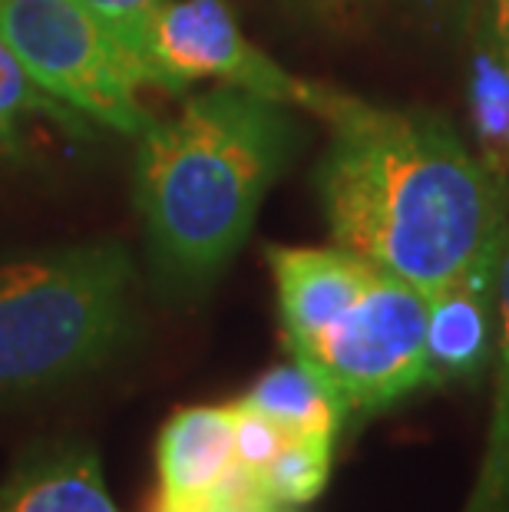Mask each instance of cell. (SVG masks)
I'll return each instance as SVG.
<instances>
[{
	"label": "cell",
	"instance_id": "cell-1",
	"mask_svg": "<svg viewBox=\"0 0 509 512\" xmlns=\"http://www.w3.org/2000/svg\"><path fill=\"white\" fill-rule=\"evenodd\" d=\"M314 169L331 242L427 298L509 238V182L433 110L351 96Z\"/></svg>",
	"mask_w": 509,
	"mask_h": 512
},
{
	"label": "cell",
	"instance_id": "cell-2",
	"mask_svg": "<svg viewBox=\"0 0 509 512\" xmlns=\"http://www.w3.org/2000/svg\"><path fill=\"white\" fill-rule=\"evenodd\" d=\"M136 209L166 301L212 291L301 146L298 110L238 86L189 96L136 136Z\"/></svg>",
	"mask_w": 509,
	"mask_h": 512
},
{
	"label": "cell",
	"instance_id": "cell-3",
	"mask_svg": "<svg viewBox=\"0 0 509 512\" xmlns=\"http://www.w3.org/2000/svg\"><path fill=\"white\" fill-rule=\"evenodd\" d=\"M126 245L83 242L0 265V400L63 387L110 364L136 334Z\"/></svg>",
	"mask_w": 509,
	"mask_h": 512
},
{
	"label": "cell",
	"instance_id": "cell-4",
	"mask_svg": "<svg viewBox=\"0 0 509 512\" xmlns=\"http://www.w3.org/2000/svg\"><path fill=\"white\" fill-rule=\"evenodd\" d=\"M0 37L50 96L93 126L139 136L153 123L143 90L149 63L80 0H0Z\"/></svg>",
	"mask_w": 509,
	"mask_h": 512
},
{
	"label": "cell",
	"instance_id": "cell-5",
	"mask_svg": "<svg viewBox=\"0 0 509 512\" xmlns=\"http://www.w3.org/2000/svg\"><path fill=\"white\" fill-rule=\"evenodd\" d=\"M427 294L391 271L338 321L291 351L328 380L344 407L371 413L427 387Z\"/></svg>",
	"mask_w": 509,
	"mask_h": 512
},
{
	"label": "cell",
	"instance_id": "cell-6",
	"mask_svg": "<svg viewBox=\"0 0 509 512\" xmlns=\"http://www.w3.org/2000/svg\"><path fill=\"white\" fill-rule=\"evenodd\" d=\"M143 60L166 93H182L199 80H219V86H238L298 113L321 116L324 123L351 100V93L278 67L245 37L229 0H166L146 30Z\"/></svg>",
	"mask_w": 509,
	"mask_h": 512
},
{
	"label": "cell",
	"instance_id": "cell-7",
	"mask_svg": "<svg viewBox=\"0 0 509 512\" xmlns=\"http://www.w3.org/2000/svg\"><path fill=\"white\" fill-rule=\"evenodd\" d=\"M235 470L232 403L172 413L156 443L159 496L153 512H202L225 503Z\"/></svg>",
	"mask_w": 509,
	"mask_h": 512
},
{
	"label": "cell",
	"instance_id": "cell-8",
	"mask_svg": "<svg viewBox=\"0 0 509 512\" xmlns=\"http://www.w3.org/2000/svg\"><path fill=\"white\" fill-rule=\"evenodd\" d=\"M503 252L506 245L486 252L467 275L427 298V384L470 380L490 367Z\"/></svg>",
	"mask_w": 509,
	"mask_h": 512
},
{
	"label": "cell",
	"instance_id": "cell-9",
	"mask_svg": "<svg viewBox=\"0 0 509 512\" xmlns=\"http://www.w3.org/2000/svg\"><path fill=\"white\" fill-rule=\"evenodd\" d=\"M278 314L288 347L295 351L341 318L377 278V265L344 248H268Z\"/></svg>",
	"mask_w": 509,
	"mask_h": 512
},
{
	"label": "cell",
	"instance_id": "cell-10",
	"mask_svg": "<svg viewBox=\"0 0 509 512\" xmlns=\"http://www.w3.org/2000/svg\"><path fill=\"white\" fill-rule=\"evenodd\" d=\"M0 512H119L100 456L83 440L37 443L0 483Z\"/></svg>",
	"mask_w": 509,
	"mask_h": 512
},
{
	"label": "cell",
	"instance_id": "cell-11",
	"mask_svg": "<svg viewBox=\"0 0 509 512\" xmlns=\"http://www.w3.org/2000/svg\"><path fill=\"white\" fill-rule=\"evenodd\" d=\"M238 400L278 423L288 437L334 440L348 417V407L334 394V387L298 357L262 374Z\"/></svg>",
	"mask_w": 509,
	"mask_h": 512
},
{
	"label": "cell",
	"instance_id": "cell-12",
	"mask_svg": "<svg viewBox=\"0 0 509 512\" xmlns=\"http://www.w3.org/2000/svg\"><path fill=\"white\" fill-rule=\"evenodd\" d=\"M467 113L480 156L509 182V57L480 24L467 30Z\"/></svg>",
	"mask_w": 509,
	"mask_h": 512
},
{
	"label": "cell",
	"instance_id": "cell-13",
	"mask_svg": "<svg viewBox=\"0 0 509 512\" xmlns=\"http://www.w3.org/2000/svg\"><path fill=\"white\" fill-rule=\"evenodd\" d=\"M40 123L80 139L90 136L93 129L90 119L37 86L34 76L17 60V53L0 37V156H27L37 136L34 126Z\"/></svg>",
	"mask_w": 509,
	"mask_h": 512
},
{
	"label": "cell",
	"instance_id": "cell-14",
	"mask_svg": "<svg viewBox=\"0 0 509 512\" xmlns=\"http://www.w3.org/2000/svg\"><path fill=\"white\" fill-rule=\"evenodd\" d=\"M496 397L490 437L473 496L463 512H509V242L500 265V304H496Z\"/></svg>",
	"mask_w": 509,
	"mask_h": 512
},
{
	"label": "cell",
	"instance_id": "cell-15",
	"mask_svg": "<svg viewBox=\"0 0 509 512\" xmlns=\"http://www.w3.org/2000/svg\"><path fill=\"white\" fill-rule=\"evenodd\" d=\"M334 440L328 437H288L278 456L258 473V489L268 506L311 503L328 483Z\"/></svg>",
	"mask_w": 509,
	"mask_h": 512
},
{
	"label": "cell",
	"instance_id": "cell-16",
	"mask_svg": "<svg viewBox=\"0 0 509 512\" xmlns=\"http://www.w3.org/2000/svg\"><path fill=\"white\" fill-rule=\"evenodd\" d=\"M232 413H235V460L258 479V473H262L278 456L281 446L288 443V433L281 430L278 423L262 417L258 410L245 407L242 400H232Z\"/></svg>",
	"mask_w": 509,
	"mask_h": 512
},
{
	"label": "cell",
	"instance_id": "cell-17",
	"mask_svg": "<svg viewBox=\"0 0 509 512\" xmlns=\"http://www.w3.org/2000/svg\"><path fill=\"white\" fill-rule=\"evenodd\" d=\"M80 4L90 7L129 50H136L143 57L146 30L166 0H80Z\"/></svg>",
	"mask_w": 509,
	"mask_h": 512
},
{
	"label": "cell",
	"instance_id": "cell-18",
	"mask_svg": "<svg viewBox=\"0 0 509 512\" xmlns=\"http://www.w3.org/2000/svg\"><path fill=\"white\" fill-rule=\"evenodd\" d=\"M410 4H414L420 14H427L433 24L447 27L453 37H467L480 0H410Z\"/></svg>",
	"mask_w": 509,
	"mask_h": 512
},
{
	"label": "cell",
	"instance_id": "cell-19",
	"mask_svg": "<svg viewBox=\"0 0 509 512\" xmlns=\"http://www.w3.org/2000/svg\"><path fill=\"white\" fill-rule=\"evenodd\" d=\"M473 24H480L493 43L509 57V0H480Z\"/></svg>",
	"mask_w": 509,
	"mask_h": 512
},
{
	"label": "cell",
	"instance_id": "cell-20",
	"mask_svg": "<svg viewBox=\"0 0 509 512\" xmlns=\"http://www.w3.org/2000/svg\"><path fill=\"white\" fill-rule=\"evenodd\" d=\"M202 512H275L272 506H255V503H215Z\"/></svg>",
	"mask_w": 509,
	"mask_h": 512
}]
</instances>
